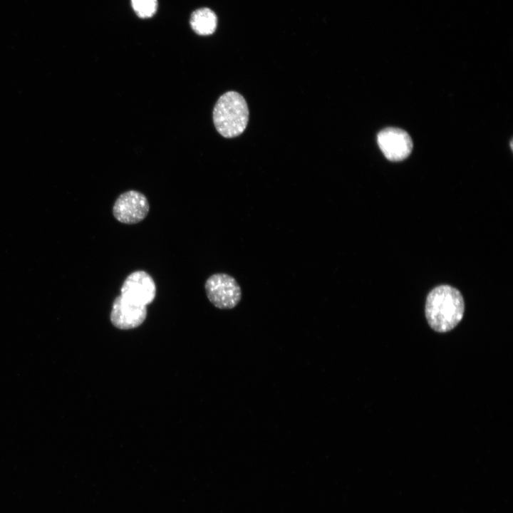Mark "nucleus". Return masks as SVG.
<instances>
[{"label":"nucleus","instance_id":"obj_7","mask_svg":"<svg viewBox=\"0 0 513 513\" xmlns=\"http://www.w3.org/2000/svg\"><path fill=\"white\" fill-rule=\"evenodd\" d=\"M147 314V306L135 304L120 295L113 302L110 318L115 327L128 330L140 326Z\"/></svg>","mask_w":513,"mask_h":513},{"label":"nucleus","instance_id":"obj_3","mask_svg":"<svg viewBox=\"0 0 513 513\" xmlns=\"http://www.w3.org/2000/svg\"><path fill=\"white\" fill-rule=\"evenodd\" d=\"M204 289L209 301L220 309H231L242 299V289L236 279L225 273H217L206 280Z\"/></svg>","mask_w":513,"mask_h":513},{"label":"nucleus","instance_id":"obj_5","mask_svg":"<svg viewBox=\"0 0 513 513\" xmlns=\"http://www.w3.org/2000/svg\"><path fill=\"white\" fill-rule=\"evenodd\" d=\"M120 295L135 304L147 306L156 295V286L152 277L142 270L130 274L123 283Z\"/></svg>","mask_w":513,"mask_h":513},{"label":"nucleus","instance_id":"obj_4","mask_svg":"<svg viewBox=\"0 0 513 513\" xmlns=\"http://www.w3.org/2000/svg\"><path fill=\"white\" fill-rule=\"evenodd\" d=\"M150 204L147 197L136 190H129L120 195L114 202L113 214L120 222L137 224L148 214Z\"/></svg>","mask_w":513,"mask_h":513},{"label":"nucleus","instance_id":"obj_9","mask_svg":"<svg viewBox=\"0 0 513 513\" xmlns=\"http://www.w3.org/2000/svg\"><path fill=\"white\" fill-rule=\"evenodd\" d=\"M131 5L138 16L148 18L156 12L157 1V0H131Z\"/></svg>","mask_w":513,"mask_h":513},{"label":"nucleus","instance_id":"obj_2","mask_svg":"<svg viewBox=\"0 0 513 513\" xmlns=\"http://www.w3.org/2000/svg\"><path fill=\"white\" fill-rule=\"evenodd\" d=\"M248 120V106L241 94L228 91L219 98L213 110V123L221 135L228 138L239 135Z\"/></svg>","mask_w":513,"mask_h":513},{"label":"nucleus","instance_id":"obj_1","mask_svg":"<svg viewBox=\"0 0 513 513\" xmlns=\"http://www.w3.org/2000/svg\"><path fill=\"white\" fill-rule=\"evenodd\" d=\"M465 303L461 293L449 285H440L428 294L425 316L430 326L437 332L453 329L462 320Z\"/></svg>","mask_w":513,"mask_h":513},{"label":"nucleus","instance_id":"obj_8","mask_svg":"<svg viewBox=\"0 0 513 513\" xmlns=\"http://www.w3.org/2000/svg\"><path fill=\"white\" fill-rule=\"evenodd\" d=\"M217 24L216 14L208 8L195 11L190 17V25L199 35L207 36L214 32Z\"/></svg>","mask_w":513,"mask_h":513},{"label":"nucleus","instance_id":"obj_6","mask_svg":"<svg viewBox=\"0 0 513 513\" xmlns=\"http://www.w3.org/2000/svg\"><path fill=\"white\" fill-rule=\"evenodd\" d=\"M377 141L385 157L391 161L405 159L413 149L410 135L400 128H387L381 130L378 134Z\"/></svg>","mask_w":513,"mask_h":513}]
</instances>
